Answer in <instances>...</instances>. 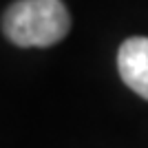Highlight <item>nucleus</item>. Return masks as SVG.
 <instances>
[{
  "label": "nucleus",
  "mask_w": 148,
  "mask_h": 148,
  "mask_svg": "<svg viewBox=\"0 0 148 148\" xmlns=\"http://www.w3.org/2000/svg\"><path fill=\"white\" fill-rule=\"evenodd\" d=\"M117 66L126 86L148 99V38H128L119 47Z\"/></svg>",
  "instance_id": "obj_2"
},
{
  "label": "nucleus",
  "mask_w": 148,
  "mask_h": 148,
  "mask_svg": "<svg viewBox=\"0 0 148 148\" xmlns=\"http://www.w3.org/2000/svg\"><path fill=\"white\" fill-rule=\"evenodd\" d=\"M5 36L18 47H51L71 29L62 0H18L5 11Z\"/></svg>",
  "instance_id": "obj_1"
}]
</instances>
